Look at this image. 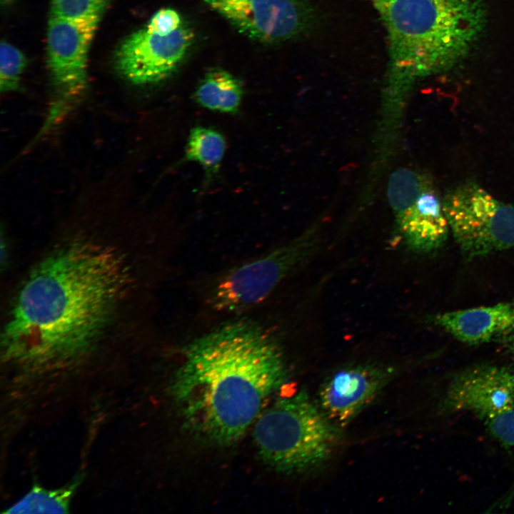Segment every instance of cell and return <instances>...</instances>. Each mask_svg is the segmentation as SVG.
Wrapping results in <instances>:
<instances>
[{
    "instance_id": "1",
    "label": "cell",
    "mask_w": 514,
    "mask_h": 514,
    "mask_svg": "<svg viewBox=\"0 0 514 514\" xmlns=\"http://www.w3.org/2000/svg\"><path fill=\"white\" fill-rule=\"evenodd\" d=\"M138 246L76 234L46 246L11 290L1 346L6 361L72 362L134 337L141 273Z\"/></svg>"
},
{
    "instance_id": "2",
    "label": "cell",
    "mask_w": 514,
    "mask_h": 514,
    "mask_svg": "<svg viewBox=\"0 0 514 514\" xmlns=\"http://www.w3.org/2000/svg\"><path fill=\"white\" fill-rule=\"evenodd\" d=\"M281 349L251 321L221 326L186 348L171 383L185 427L218 445L239 440L286 382Z\"/></svg>"
},
{
    "instance_id": "3",
    "label": "cell",
    "mask_w": 514,
    "mask_h": 514,
    "mask_svg": "<svg viewBox=\"0 0 514 514\" xmlns=\"http://www.w3.org/2000/svg\"><path fill=\"white\" fill-rule=\"evenodd\" d=\"M385 27L393 89L451 69L470 51L486 23L484 0H367Z\"/></svg>"
},
{
    "instance_id": "4",
    "label": "cell",
    "mask_w": 514,
    "mask_h": 514,
    "mask_svg": "<svg viewBox=\"0 0 514 514\" xmlns=\"http://www.w3.org/2000/svg\"><path fill=\"white\" fill-rule=\"evenodd\" d=\"M303 390L276 400L253 424L258 455L268 467L286 473H303L332 455L338 430Z\"/></svg>"
},
{
    "instance_id": "5",
    "label": "cell",
    "mask_w": 514,
    "mask_h": 514,
    "mask_svg": "<svg viewBox=\"0 0 514 514\" xmlns=\"http://www.w3.org/2000/svg\"><path fill=\"white\" fill-rule=\"evenodd\" d=\"M450 231L468 259L514 247V205L474 181H463L442 198Z\"/></svg>"
},
{
    "instance_id": "6",
    "label": "cell",
    "mask_w": 514,
    "mask_h": 514,
    "mask_svg": "<svg viewBox=\"0 0 514 514\" xmlns=\"http://www.w3.org/2000/svg\"><path fill=\"white\" fill-rule=\"evenodd\" d=\"M318 243L314 231H308L231 270L213 288L212 306L218 311L236 312L261 302L288 274L314 254Z\"/></svg>"
},
{
    "instance_id": "7",
    "label": "cell",
    "mask_w": 514,
    "mask_h": 514,
    "mask_svg": "<svg viewBox=\"0 0 514 514\" xmlns=\"http://www.w3.org/2000/svg\"><path fill=\"white\" fill-rule=\"evenodd\" d=\"M388 196L400 238L409 249L427 253L443 246L450 228L442 199L428 176L409 168L395 171Z\"/></svg>"
},
{
    "instance_id": "8",
    "label": "cell",
    "mask_w": 514,
    "mask_h": 514,
    "mask_svg": "<svg viewBox=\"0 0 514 514\" xmlns=\"http://www.w3.org/2000/svg\"><path fill=\"white\" fill-rule=\"evenodd\" d=\"M99 21L50 16L47 61L56 99L51 104L44 127L54 124L86 91L88 54Z\"/></svg>"
},
{
    "instance_id": "9",
    "label": "cell",
    "mask_w": 514,
    "mask_h": 514,
    "mask_svg": "<svg viewBox=\"0 0 514 514\" xmlns=\"http://www.w3.org/2000/svg\"><path fill=\"white\" fill-rule=\"evenodd\" d=\"M240 32L254 40L279 43L313 26L316 14L308 0H203Z\"/></svg>"
},
{
    "instance_id": "10",
    "label": "cell",
    "mask_w": 514,
    "mask_h": 514,
    "mask_svg": "<svg viewBox=\"0 0 514 514\" xmlns=\"http://www.w3.org/2000/svg\"><path fill=\"white\" fill-rule=\"evenodd\" d=\"M193 40V31L184 24L166 35L141 29L126 36L117 48L116 69L133 84L160 82L177 69Z\"/></svg>"
},
{
    "instance_id": "11",
    "label": "cell",
    "mask_w": 514,
    "mask_h": 514,
    "mask_svg": "<svg viewBox=\"0 0 514 514\" xmlns=\"http://www.w3.org/2000/svg\"><path fill=\"white\" fill-rule=\"evenodd\" d=\"M393 373L392 368L373 364L345 367L322 383L318 405L336 426H345L377 396Z\"/></svg>"
},
{
    "instance_id": "12",
    "label": "cell",
    "mask_w": 514,
    "mask_h": 514,
    "mask_svg": "<svg viewBox=\"0 0 514 514\" xmlns=\"http://www.w3.org/2000/svg\"><path fill=\"white\" fill-rule=\"evenodd\" d=\"M444 406L473 412L483 420L513 407L514 372L495 366L468 369L450 383Z\"/></svg>"
},
{
    "instance_id": "13",
    "label": "cell",
    "mask_w": 514,
    "mask_h": 514,
    "mask_svg": "<svg viewBox=\"0 0 514 514\" xmlns=\"http://www.w3.org/2000/svg\"><path fill=\"white\" fill-rule=\"evenodd\" d=\"M434 321L461 342L485 343L514 331V303L445 312L437 315Z\"/></svg>"
},
{
    "instance_id": "14",
    "label": "cell",
    "mask_w": 514,
    "mask_h": 514,
    "mask_svg": "<svg viewBox=\"0 0 514 514\" xmlns=\"http://www.w3.org/2000/svg\"><path fill=\"white\" fill-rule=\"evenodd\" d=\"M241 82L229 71L214 68L208 71L194 91V100L201 107L213 111L235 114L241 104Z\"/></svg>"
},
{
    "instance_id": "15",
    "label": "cell",
    "mask_w": 514,
    "mask_h": 514,
    "mask_svg": "<svg viewBox=\"0 0 514 514\" xmlns=\"http://www.w3.org/2000/svg\"><path fill=\"white\" fill-rule=\"evenodd\" d=\"M226 148L221 133L205 126H195L189 133L184 160L193 161L203 167L207 180L218 172Z\"/></svg>"
},
{
    "instance_id": "16",
    "label": "cell",
    "mask_w": 514,
    "mask_h": 514,
    "mask_svg": "<svg viewBox=\"0 0 514 514\" xmlns=\"http://www.w3.org/2000/svg\"><path fill=\"white\" fill-rule=\"evenodd\" d=\"M71 490L49 491L34 488L6 513H62L68 511L69 498Z\"/></svg>"
},
{
    "instance_id": "17",
    "label": "cell",
    "mask_w": 514,
    "mask_h": 514,
    "mask_svg": "<svg viewBox=\"0 0 514 514\" xmlns=\"http://www.w3.org/2000/svg\"><path fill=\"white\" fill-rule=\"evenodd\" d=\"M27 64L25 55L7 41L0 45V91L1 93L16 91Z\"/></svg>"
},
{
    "instance_id": "18",
    "label": "cell",
    "mask_w": 514,
    "mask_h": 514,
    "mask_svg": "<svg viewBox=\"0 0 514 514\" xmlns=\"http://www.w3.org/2000/svg\"><path fill=\"white\" fill-rule=\"evenodd\" d=\"M111 0H51V15L69 20H100Z\"/></svg>"
},
{
    "instance_id": "19",
    "label": "cell",
    "mask_w": 514,
    "mask_h": 514,
    "mask_svg": "<svg viewBox=\"0 0 514 514\" xmlns=\"http://www.w3.org/2000/svg\"><path fill=\"white\" fill-rule=\"evenodd\" d=\"M490 433L506 447H514V406L483 420Z\"/></svg>"
},
{
    "instance_id": "20",
    "label": "cell",
    "mask_w": 514,
    "mask_h": 514,
    "mask_svg": "<svg viewBox=\"0 0 514 514\" xmlns=\"http://www.w3.org/2000/svg\"><path fill=\"white\" fill-rule=\"evenodd\" d=\"M181 14L171 8H163L156 11L144 27L148 32L166 35L171 34L183 24Z\"/></svg>"
},
{
    "instance_id": "21",
    "label": "cell",
    "mask_w": 514,
    "mask_h": 514,
    "mask_svg": "<svg viewBox=\"0 0 514 514\" xmlns=\"http://www.w3.org/2000/svg\"><path fill=\"white\" fill-rule=\"evenodd\" d=\"M10 1H11V0H1V1H2L3 3H5V4L9 2Z\"/></svg>"
},
{
    "instance_id": "22",
    "label": "cell",
    "mask_w": 514,
    "mask_h": 514,
    "mask_svg": "<svg viewBox=\"0 0 514 514\" xmlns=\"http://www.w3.org/2000/svg\"><path fill=\"white\" fill-rule=\"evenodd\" d=\"M513 350H514V341H513Z\"/></svg>"
}]
</instances>
